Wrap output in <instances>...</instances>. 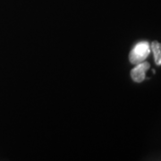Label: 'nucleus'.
<instances>
[{
	"instance_id": "f257e3e1",
	"label": "nucleus",
	"mask_w": 161,
	"mask_h": 161,
	"mask_svg": "<svg viewBox=\"0 0 161 161\" xmlns=\"http://www.w3.org/2000/svg\"><path fill=\"white\" fill-rule=\"evenodd\" d=\"M150 46L149 42L142 41L133 47V48L129 54V60L133 64H138L142 62H144L145 59L150 56Z\"/></svg>"
},
{
	"instance_id": "f03ea898",
	"label": "nucleus",
	"mask_w": 161,
	"mask_h": 161,
	"mask_svg": "<svg viewBox=\"0 0 161 161\" xmlns=\"http://www.w3.org/2000/svg\"><path fill=\"white\" fill-rule=\"evenodd\" d=\"M150 64L148 62H142L138 64L131 71V77L135 82H142L146 78V72L150 69Z\"/></svg>"
},
{
	"instance_id": "7ed1b4c3",
	"label": "nucleus",
	"mask_w": 161,
	"mask_h": 161,
	"mask_svg": "<svg viewBox=\"0 0 161 161\" xmlns=\"http://www.w3.org/2000/svg\"><path fill=\"white\" fill-rule=\"evenodd\" d=\"M150 48L154 55V60L157 65H161V43L158 41H153Z\"/></svg>"
}]
</instances>
